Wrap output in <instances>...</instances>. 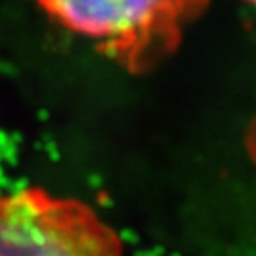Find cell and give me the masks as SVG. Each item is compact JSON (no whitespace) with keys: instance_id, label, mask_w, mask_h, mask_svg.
I'll list each match as a JSON object with an SVG mask.
<instances>
[{"instance_id":"cell-1","label":"cell","mask_w":256,"mask_h":256,"mask_svg":"<svg viewBox=\"0 0 256 256\" xmlns=\"http://www.w3.org/2000/svg\"><path fill=\"white\" fill-rule=\"evenodd\" d=\"M59 27L90 38L95 50L133 76H144L180 48L209 0H36Z\"/></svg>"},{"instance_id":"cell-2","label":"cell","mask_w":256,"mask_h":256,"mask_svg":"<svg viewBox=\"0 0 256 256\" xmlns=\"http://www.w3.org/2000/svg\"><path fill=\"white\" fill-rule=\"evenodd\" d=\"M0 256H126V247L88 203L32 186L0 196Z\"/></svg>"},{"instance_id":"cell-3","label":"cell","mask_w":256,"mask_h":256,"mask_svg":"<svg viewBox=\"0 0 256 256\" xmlns=\"http://www.w3.org/2000/svg\"><path fill=\"white\" fill-rule=\"evenodd\" d=\"M243 142H245V152H247L248 160L256 165V116L252 118L250 126H248L247 131H245Z\"/></svg>"},{"instance_id":"cell-4","label":"cell","mask_w":256,"mask_h":256,"mask_svg":"<svg viewBox=\"0 0 256 256\" xmlns=\"http://www.w3.org/2000/svg\"><path fill=\"white\" fill-rule=\"evenodd\" d=\"M247 4H252V6H256V0H245Z\"/></svg>"}]
</instances>
